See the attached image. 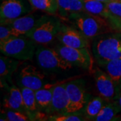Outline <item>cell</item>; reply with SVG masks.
<instances>
[{
	"mask_svg": "<svg viewBox=\"0 0 121 121\" xmlns=\"http://www.w3.org/2000/svg\"><path fill=\"white\" fill-rule=\"evenodd\" d=\"M67 18L88 39L109 32L112 28L104 17L87 12L71 13Z\"/></svg>",
	"mask_w": 121,
	"mask_h": 121,
	"instance_id": "obj_1",
	"label": "cell"
},
{
	"mask_svg": "<svg viewBox=\"0 0 121 121\" xmlns=\"http://www.w3.org/2000/svg\"><path fill=\"white\" fill-rule=\"evenodd\" d=\"M91 51L97 63L121 58V34L105 33L94 38Z\"/></svg>",
	"mask_w": 121,
	"mask_h": 121,
	"instance_id": "obj_2",
	"label": "cell"
},
{
	"mask_svg": "<svg viewBox=\"0 0 121 121\" xmlns=\"http://www.w3.org/2000/svg\"><path fill=\"white\" fill-rule=\"evenodd\" d=\"M36 48V43L26 35L13 36L0 43V51L4 55L19 60L32 59Z\"/></svg>",
	"mask_w": 121,
	"mask_h": 121,
	"instance_id": "obj_3",
	"label": "cell"
},
{
	"mask_svg": "<svg viewBox=\"0 0 121 121\" xmlns=\"http://www.w3.org/2000/svg\"><path fill=\"white\" fill-rule=\"evenodd\" d=\"M35 56L39 67L44 72L61 73L69 71L73 67L55 48L46 47L42 44L36 48Z\"/></svg>",
	"mask_w": 121,
	"mask_h": 121,
	"instance_id": "obj_4",
	"label": "cell"
},
{
	"mask_svg": "<svg viewBox=\"0 0 121 121\" xmlns=\"http://www.w3.org/2000/svg\"><path fill=\"white\" fill-rule=\"evenodd\" d=\"M63 23L52 15H43L37 25L26 36L39 44H47L56 38Z\"/></svg>",
	"mask_w": 121,
	"mask_h": 121,
	"instance_id": "obj_5",
	"label": "cell"
},
{
	"mask_svg": "<svg viewBox=\"0 0 121 121\" xmlns=\"http://www.w3.org/2000/svg\"><path fill=\"white\" fill-rule=\"evenodd\" d=\"M69 104L67 114H81L91 99L90 94L87 91L83 80L77 79L65 83Z\"/></svg>",
	"mask_w": 121,
	"mask_h": 121,
	"instance_id": "obj_6",
	"label": "cell"
},
{
	"mask_svg": "<svg viewBox=\"0 0 121 121\" xmlns=\"http://www.w3.org/2000/svg\"><path fill=\"white\" fill-rule=\"evenodd\" d=\"M55 49L72 65L92 71L93 60L87 48H72L60 44L56 46Z\"/></svg>",
	"mask_w": 121,
	"mask_h": 121,
	"instance_id": "obj_7",
	"label": "cell"
},
{
	"mask_svg": "<svg viewBox=\"0 0 121 121\" xmlns=\"http://www.w3.org/2000/svg\"><path fill=\"white\" fill-rule=\"evenodd\" d=\"M32 9L28 0H3L0 6L1 25L8 24L29 13Z\"/></svg>",
	"mask_w": 121,
	"mask_h": 121,
	"instance_id": "obj_8",
	"label": "cell"
},
{
	"mask_svg": "<svg viewBox=\"0 0 121 121\" xmlns=\"http://www.w3.org/2000/svg\"><path fill=\"white\" fill-rule=\"evenodd\" d=\"M17 83L20 87H28L35 91L48 86L45 74L32 65L22 68L17 75Z\"/></svg>",
	"mask_w": 121,
	"mask_h": 121,
	"instance_id": "obj_9",
	"label": "cell"
},
{
	"mask_svg": "<svg viewBox=\"0 0 121 121\" xmlns=\"http://www.w3.org/2000/svg\"><path fill=\"white\" fill-rule=\"evenodd\" d=\"M56 39L60 44L72 48H87L88 46L87 38L75 27L62 24Z\"/></svg>",
	"mask_w": 121,
	"mask_h": 121,
	"instance_id": "obj_10",
	"label": "cell"
},
{
	"mask_svg": "<svg viewBox=\"0 0 121 121\" xmlns=\"http://www.w3.org/2000/svg\"><path fill=\"white\" fill-rule=\"evenodd\" d=\"M95 86L100 96L106 102H114L117 94L118 87L104 71L96 68L94 71Z\"/></svg>",
	"mask_w": 121,
	"mask_h": 121,
	"instance_id": "obj_11",
	"label": "cell"
},
{
	"mask_svg": "<svg viewBox=\"0 0 121 121\" xmlns=\"http://www.w3.org/2000/svg\"><path fill=\"white\" fill-rule=\"evenodd\" d=\"M52 98L51 114H67L69 104L68 94L65 83H60L52 87Z\"/></svg>",
	"mask_w": 121,
	"mask_h": 121,
	"instance_id": "obj_12",
	"label": "cell"
},
{
	"mask_svg": "<svg viewBox=\"0 0 121 121\" xmlns=\"http://www.w3.org/2000/svg\"><path fill=\"white\" fill-rule=\"evenodd\" d=\"M43 15L28 14L13 20L8 24L11 28L13 36L26 35L37 25Z\"/></svg>",
	"mask_w": 121,
	"mask_h": 121,
	"instance_id": "obj_13",
	"label": "cell"
},
{
	"mask_svg": "<svg viewBox=\"0 0 121 121\" xmlns=\"http://www.w3.org/2000/svg\"><path fill=\"white\" fill-rule=\"evenodd\" d=\"M20 63L19 60L3 55L0 57V77L1 87H9V83H12V75Z\"/></svg>",
	"mask_w": 121,
	"mask_h": 121,
	"instance_id": "obj_14",
	"label": "cell"
},
{
	"mask_svg": "<svg viewBox=\"0 0 121 121\" xmlns=\"http://www.w3.org/2000/svg\"><path fill=\"white\" fill-rule=\"evenodd\" d=\"M8 90V93L5 97L4 100V108L9 110H20L26 112L21 90L12 85L11 86H9Z\"/></svg>",
	"mask_w": 121,
	"mask_h": 121,
	"instance_id": "obj_15",
	"label": "cell"
},
{
	"mask_svg": "<svg viewBox=\"0 0 121 121\" xmlns=\"http://www.w3.org/2000/svg\"><path fill=\"white\" fill-rule=\"evenodd\" d=\"M36 100L39 111L47 114H51L52 89L47 86L35 91Z\"/></svg>",
	"mask_w": 121,
	"mask_h": 121,
	"instance_id": "obj_16",
	"label": "cell"
},
{
	"mask_svg": "<svg viewBox=\"0 0 121 121\" xmlns=\"http://www.w3.org/2000/svg\"><path fill=\"white\" fill-rule=\"evenodd\" d=\"M58 12L62 17H68L70 14L85 12L84 0H56Z\"/></svg>",
	"mask_w": 121,
	"mask_h": 121,
	"instance_id": "obj_17",
	"label": "cell"
},
{
	"mask_svg": "<svg viewBox=\"0 0 121 121\" xmlns=\"http://www.w3.org/2000/svg\"><path fill=\"white\" fill-rule=\"evenodd\" d=\"M115 83L117 87L121 86V58L98 63Z\"/></svg>",
	"mask_w": 121,
	"mask_h": 121,
	"instance_id": "obj_18",
	"label": "cell"
},
{
	"mask_svg": "<svg viewBox=\"0 0 121 121\" xmlns=\"http://www.w3.org/2000/svg\"><path fill=\"white\" fill-rule=\"evenodd\" d=\"M21 91L26 112L30 121H35V116L39 111L36 104L35 91L28 87H21Z\"/></svg>",
	"mask_w": 121,
	"mask_h": 121,
	"instance_id": "obj_19",
	"label": "cell"
},
{
	"mask_svg": "<svg viewBox=\"0 0 121 121\" xmlns=\"http://www.w3.org/2000/svg\"><path fill=\"white\" fill-rule=\"evenodd\" d=\"M106 101L101 96L95 97L91 99L83 111V115L87 121H94L95 117L106 105Z\"/></svg>",
	"mask_w": 121,
	"mask_h": 121,
	"instance_id": "obj_20",
	"label": "cell"
},
{
	"mask_svg": "<svg viewBox=\"0 0 121 121\" xmlns=\"http://www.w3.org/2000/svg\"><path fill=\"white\" fill-rule=\"evenodd\" d=\"M85 12L99 16L108 20L112 15L109 12L106 4L98 0H84Z\"/></svg>",
	"mask_w": 121,
	"mask_h": 121,
	"instance_id": "obj_21",
	"label": "cell"
},
{
	"mask_svg": "<svg viewBox=\"0 0 121 121\" xmlns=\"http://www.w3.org/2000/svg\"><path fill=\"white\" fill-rule=\"evenodd\" d=\"M121 109L114 102L106 103L94 119L95 121H117V114L121 112Z\"/></svg>",
	"mask_w": 121,
	"mask_h": 121,
	"instance_id": "obj_22",
	"label": "cell"
},
{
	"mask_svg": "<svg viewBox=\"0 0 121 121\" xmlns=\"http://www.w3.org/2000/svg\"><path fill=\"white\" fill-rule=\"evenodd\" d=\"M32 8L54 15L58 12V3L56 0H28Z\"/></svg>",
	"mask_w": 121,
	"mask_h": 121,
	"instance_id": "obj_23",
	"label": "cell"
},
{
	"mask_svg": "<svg viewBox=\"0 0 121 121\" xmlns=\"http://www.w3.org/2000/svg\"><path fill=\"white\" fill-rule=\"evenodd\" d=\"M48 121H87L84 115L81 114H54L49 116Z\"/></svg>",
	"mask_w": 121,
	"mask_h": 121,
	"instance_id": "obj_24",
	"label": "cell"
},
{
	"mask_svg": "<svg viewBox=\"0 0 121 121\" xmlns=\"http://www.w3.org/2000/svg\"><path fill=\"white\" fill-rule=\"evenodd\" d=\"M6 121H30V117L25 112L20 110H13L8 109L4 113Z\"/></svg>",
	"mask_w": 121,
	"mask_h": 121,
	"instance_id": "obj_25",
	"label": "cell"
},
{
	"mask_svg": "<svg viewBox=\"0 0 121 121\" xmlns=\"http://www.w3.org/2000/svg\"><path fill=\"white\" fill-rule=\"evenodd\" d=\"M109 12L113 16L121 19V0H114L106 3Z\"/></svg>",
	"mask_w": 121,
	"mask_h": 121,
	"instance_id": "obj_26",
	"label": "cell"
},
{
	"mask_svg": "<svg viewBox=\"0 0 121 121\" xmlns=\"http://www.w3.org/2000/svg\"><path fill=\"white\" fill-rule=\"evenodd\" d=\"M13 36L12 31L8 24H2L0 26V43H4Z\"/></svg>",
	"mask_w": 121,
	"mask_h": 121,
	"instance_id": "obj_27",
	"label": "cell"
},
{
	"mask_svg": "<svg viewBox=\"0 0 121 121\" xmlns=\"http://www.w3.org/2000/svg\"><path fill=\"white\" fill-rule=\"evenodd\" d=\"M107 20L112 28L120 30L121 32V19H118L117 17L113 16L112 15H111V16L109 17Z\"/></svg>",
	"mask_w": 121,
	"mask_h": 121,
	"instance_id": "obj_28",
	"label": "cell"
},
{
	"mask_svg": "<svg viewBox=\"0 0 121 121\" xmlns=\"http://www.w3.org/2000/svg\"><path fill=\"white\" fill-rule=\"evenodd\" d=\"M114 102L117 104V106L119 107L121 110V86L118 87L117 95H116V98L114 100Z\"/></svg>",
	"mask_w": 121,
	"mask_h": 121,
	"instance_id": "obj_29",
	"label": "cell"
},
{
	"mask_svg": "<svg viewBox=\"0 0 121 121\" xmlns=\"http://www.w3.org/2000/svg\"><path fill=\"white\" fill-rule=\"evenodd\" d=\"M98 1H102V2H104V3H108V2H110V1H114V0H98Z\"/></svg>",
	"mask_w": 121,
	"mask_h": 121,
	"instance_id": "obj_30",
	"label": "cell"
}]
</instances>
